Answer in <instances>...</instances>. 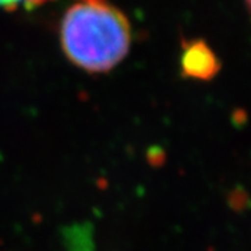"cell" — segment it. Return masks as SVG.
<instances>
[{
  "mask_svg": "<svg viewBox=\"0 0 251 251\" xmlns=\"http://www.w3.org/2000/svg\"><path fill=\"white\" fill-rule=\"evenodd\" d=\"M67 59L88 73H106L125 59L130 44V23L105 1H84L66 11L60 29Z\"/></svg>",
  "mask_w": 251,
  "mask_h": 251,
  "instance_id": "1",
  "label": "cell"
},
{
  "mask_svg": "<svg viewBox=\"0 0 251 251\" xmlns=\"http://www.w3.org/2000/svg\"><path fill=\"white\" fill-rule=\"evenodd\" d=\"M183 52L180 57L181 74L186 78L209 81L221 72V62L215 52L205 41H183Z\"/></svg>",
  "mask_w": 251,
  "mask_h": 251,
  "instance_id": "2",
  "label": "cell"
},
{
  "mask_svg": "<svg viewBox=\"0 0 251 251\" xmlns=\"http://www.w3.org/2000/svg\"><path fill=\"white\" fill-rule=\"evenodd\" d=\"M66 251H95L94 226L91 222H78L62 229Z\"/></svg>",
  "mask_w": 251,
  "mask_h": 251,
  "instance_id": "3",
  "label": "cell"
},
{
  "mask_svg": "<svg viewBox=\"0 0 251 251\" xmlns=\"http://www.w3.org/2000/svg\"><path fill=\"white\" fill-rule=\"evenodd\" d=\"M227 204L229 208L233 209L234 212L240 214L243 211H246L249 205H250V198H249V193L242 187V186H237L234 187L229 196H227Z\"/></svg>",
  "mask_w": 251,
  "mask_h": 251,
  "instance_id": "4",
  "label": "cell"
},
{
  "mask_svg": "<svg viewBox=\"0 0 251 251\" xmlns=\"http://www.w3.org/2000/svg\"><path fill=\"white\" fill-rule=\"evenodd\" d=\"M147 162L153 168H161L166 162V152L161 145H152L147 150Z\"/></svg>",
  "mask_w": 251,
  "mask_h": 251,
  "instance_id": "5",
  "label": "cell"
},
{
  "mask_svg": "<svg viewBox=\"0 0 251 251\" xmlns=\"http://www.w3.org/2000/svg\"><path fill=\"white\" fill-rule=\"evenodd\" d=\"M246 122H247V113H246V110L242 108L236 109L233 113H232V123L236 127H240L242 128L243 126L246 125Z\"/></svg>",
  "mask_w": 251,
  "mask_h": 251,
  "instance_id": "6",
  "label": "cell"
},
{
  "mask_svg": "<svg viewBox=\"0 0 251 251\" xmlns=\"http://www.w3.org/2000/svg\"><path fill=\"white\" fill-rule=\"evenodd\" d=\"M46 1H49V0H24V3H25V7L28 10L34 9V7H38V6H41V4H44Z\"/></svg>",
  "mask_w": 251,
  "mask_h": 251,
  "instance_id": "7",
  "label": "cell"
},
{
  "mask_svg": "<svg viewBox=\"0 0 251 251\" xmlns=\"http://www.w3.org/2000/svg\"><path fill=\"white\" fill-rule=\"evenodd\" d=\"M18 1H21V0H0V6H4L6 9H13V7H16Z\"/></svg>",
  "mask_w": 251,
  "mask_h": 251,
  "instance_id": "8",
  "label": "cell"
},
{
  "mask_svg": "<svg viewBox=\"0 0 251 251\" xmlns=\"http://www.w3.org/2000/svg\"><path fill=\"white\" fill-rule=\"evenodd\" d=\"M85 1H105V0H85Z\"/></svg>",
  "mask_w": 251,
  "mask_h": 251,
  "instance_id": "9",
  "label": "cell"
},
{
  "mask_svg": "<svg viewBox=\"0 0 251 251\" xmlns=\"http://www.w3.org/2000/svg\"><path fill=\"white\" fill-rule=\"evenodd\" d=\"M246 4H247V7L250 6V0H246Z\"/></svg>",
  "mask_w": 251,
  "mask_h": 251,
  "instance_id": "10",
  "label": "cell"
}]
</instances>
